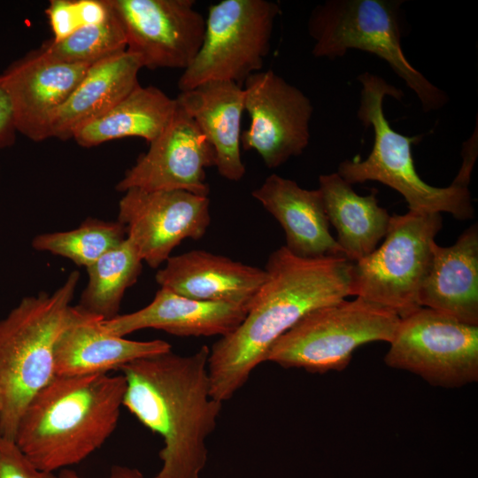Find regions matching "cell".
I'll return each instance as SVG.
<instances>
[{
    "label": "cell",
    "mask_w": 478,
    "mask_h": 478,
    "mask_svg": "<svg viewBox=\"0 0 478 478\" xmlns=\"http://www.w3.org/2000/svg\"><path fill=\"white\" fill-rule=\"evenodd\" d=\"M210 348L189 356L172 351L120 367L126 379L125 406L164 440L158 478H199L207 459L222 402L213 398L208 373Z\"/></svg>",
    "instance_id": "2"
},
{
    "label": "cell",
    "mask_w": 478,
    "mask_h": 478,
    "mask_svg": "<svg viewBox=\"0 0 478 478\" xmlns=\"http://www.w3.org/2000/svg\"><path fill=\"white\" fill-rule=\"evenodd\" d=\"M119 202L127 239L151 268L165 264L183 240L201 239L211 223L208 197L184 190L129 189Z\"/></svg>",
    "instance_id": "13"
},
{
    "label": "cell",
    "mask_w": 478,
    "mask_h": 478,
    "mask_svg": "<svg viewBox=\"0 0 478 478\" xmlns=\"http://www.w3.org/2000/svg\"><path fill=\"white\" fill-rule=\"evenodd\" d=\"M109 7V15L101 22L84 26L59 41L50 39L39 50L55 60L83 65H93L127 50L121 24Z\"/></svg>",
    "instance_id": "27"
},
{
    "label": "cell",
    "mask_w": 478,
    "mask_h": 478,
    "mask_svg": "<svg viewBox=\"0 0 478 478\" xmlns=\"http://www.w3.org/2000/svg\"><path fill=\"white\" fill-rule=\"evenodd\" d=\"M126 238L125 227L119 221L87 218L77 228L36 235L32 240V247L87 268Z\"/></svg>",
    "instance_id": "26"
},
{
    "label": "cell",
    "mask_w": 478,
    "mask_h": 478,
    "mask_svg": "<svg viewBox=\"0 0 478 478\" xmlns=\"http://www.w3.org/2000/svg\"><path fill=\"white\" fill-rule=\"evenodd\" d=\"M243 85L251 120L241 135L243 150H255L270 169L302 154L310 141V99L272 70L251 74Z\"/></svg>",
    "instance_id": "11"
},
{
    "label": "cell",
    "mask_w": 478,
    "mask_h": 478,
    "mask_svg": "<svg viewBox=\"0 0 478 478\" xmlns=\"http://www.w3.org/2000/svg\"><path fill=\"white\" fill-rule=\"evenodd\" d=\"M80 279L73 271L52 293L21 299L0 320V433L14 439L31 398L54 376V350Z\"/></svg>",
    "instance_id": "4"
},
{
    "label": "cell",
    "mask_w": 478,
    "mask_h": 478,
    "mask_svg": "<svg viewBox=\"0 0 478 478\" xmlns=\"http://www.w3.org/2000/svg\"><path fill=\"white\" fill-rule=\"evenodd\" d=\"M362 88L358 117L374 130L373 149L364 160L353 158L340 163L337 173L351 185L375 181L399 192L409 211L420 213L448 212L459 220L474 217L468 187L451 182L446 188L426 183L416 172L412 146L419 137H409L394 130L383 112V99L389 96L401 100L400 89L370 73L358 76Z\"/></svg>",
    "instance_id": "5"
},
{
    "label": "cell",
    "mask_w": 478,
    "mask_h": 478,
    "mask_svg": "<svg viewBox=\"0 0 478 478\" xmlns=\"http://www.w3.org/2000/svg\"><path fill=\"white\" fill-rule=\"evenodd\" d=\"M319 190L344 257L355 263L371 254L386 235L390 219L375 193L358 195L337 173L320 175Z\"/></svg>",
    "instance_id": "23"
},
{
    "label": "cell",
    "mask_w": 478,
    "mask_h": 478,
    "mask_svg": "<svg viewBox=\"0 0 478 478\" xmlns=\"http://www.w3.org/2000/svg\"><path fill=\"white\" fill-rule=\"evenodd\" d=\"M251 195L280 223L290 253L303 258L344 257L330 234L319 189H305L293 180L271 174Z\"/></svg>",
    "instance_id": "19"
},
{
    "label": "cell",
    "mask_w": 478,
    "mask_h": 478,
    "mask_svg": "<svg viewBox=\"0 0 478 478\" xmlns=\"http://www.w3.org/2000/svg\"><path fill=\"white\" fill-rule=\"evenodd\" d=\"M91 65L55 60L39 49L13 62L2 75L12 98L17 131L39 142L49 123Z\"/></svg>",
    "instance_id": "15"
},
{
    "label": "cell",
    "mask_w": 478,
    "mask_h": 478,
    "mask_svg": "<svg viewBox=\"0 0 478 478\" xmlns=\"http://www.w3.org/2000/svg\"><path fill=\"white\" fill-rule=\"evenodd\" d=\"M176 107V99L161 89L138 85L108 112L80 127L73 139L88 148L131 136L151 143L166 127Z\"/></svg>",
    "instance_id": "24"
},
{
    "label": "cell",
    "mask_w": 478,
    "mask_h": 478,
    "mask_svg": "<svg viewBox=\"0 0 478 478\" xmlns=\"http://www.w3.org/2000/svg\"><path fill=\"white\" fill-rule=\"evenodd\" d=\"M0 478H58L54 473L37 468L14 439L0 433Z\"/></svg>",
    "instance_id": "29"
},
{
    "label": "cell",
    "mask_w": 478,
    "mask_h": 478,
    "mask_svg": "<svg viewBox=\"0 0 478 478\" xmlns=\"http://www.w3.org/2000/svg\"><path fill=\"white\" fill-rule=\"evenodd\" d=\"M142 68L140 58L127 50L91 65L52 116L48 138H73L80 127L108 112L140 85Z\"/></svg>",
    "instance_id": "22"
},
{
    "label": "cell",
    "mask_w": 478,
    "mask_h": 478,
    "mask_svg": "<svg viewBox=\"0 0 478 478\" xmlns=\"http://www.w3.org/2000/svg\"><path fill=\"white\" fill-rule=\"evenodd\" d=\"M1 407H2V404H1V400H0V410H1Z\"/></svg>",
    "instance_id": "33"
},
{
    "label": "cell",
    "mask_w": 478,
    "mask_h": 478,
    "mask_svg": "<svg viewBox=\"0 0 478 478\" xmlns=\"http://www.w3.org/2000/svg\"><path fill=\"white\" fill-rule=\"evenodd\" d=\"M212 166H215L212 147L177 103L166 127L126 172L116 189L184 190L208 197L205 170Z\"/></svg>",
    "instance_id": "14"
},
{
    "label": "cell",
    "mask_w": 478,
    "mask_h": 478,
    "mask_svg": "<svg viewBox=\"0 0 478 478\" xmlns=\"http://www.w3.org/2000/svg\"><path fill=\"white\" fill-rule=\"evenodd\" d=\"M123 28L127 50L149 69L185 70L197 55L205 18L193 0H108Z\"/></svg>",
    "instance_id": "12"
},
{
    "label": "cell",
    "mask_w": 478,
    "mask_h": 478,
    "mask_svg": "<svg viewBox=\"0 0 478 478\" xmlns=\"http://www.w3.org/2000/svg\"><path fill=\"white\" fill-rule=\"evenodd\" d=\"M249 308L230 303L202 301L160 288L145 307L102 321L110 334L125 336L143 328L177 336H226L244 320Z\"/></svg>",
    "instance_id": "18"
},
{
    "label": "cell",
    "mask_w": 478,
    "mask_h": 478,
    "mask_svg": "<svg viewBox=\"0 0 478 478\" xmlns=\"http://www.w3.org/2000/svg\"><path fill=\"white\" fill-rule=\"evenodd\" d=\"M389 344L388 366L431 385L451 389L478 381V326L421 307L400 319Z\"/></svg>",
    "instance_id": "10"
},
{
    "label": "cell",
    "mask_w": 478,
    "mask_h": 478,
    "mask_svg": "<svg viewBox=\"0 0 478 478\" xmlns=\"http://www.w3.org/2000/svg\"><path fill=\"white\" fill-rule=\"evenodd\" d=\"M442 227L441 213L409 211L390 216L382 244L353 265L354 296L400 319L421 308L420 290Z\"/></svg>",
    "instance_id": "8"
},
{
    "label": "cell",
    "mask_w": 478,
    "mask_h": 478,
    "mask_svg": "<svg viewBox=\"0 0 478 478\" xmlns=\"http://www.w3.org/2000/svg\"><path fill=\"white\" fill-rule=\"evenodd\" d=\"M125 391L122 374L55 375L27 405L14 441L42 471L78 464L114 432Z\"/></svg>",
    "instance_id": "3"
},
{
    "label": "cell",
    "mask_w": 478,
    "mask_h": 478,
    "mask_svg": "<svg viewBox=\"0 0 478 478\" xmlns=\"http://www.w3.org/2000/svg\"><path fill=\"white\" fill-rule=\"evenodd\" d=\"M155 278L160 288L189 298L250 308L266 273L222 255L194 250L171 256Z\"/></svg>",
    "instance_id": "17"
},
{
    "label": "cell",
    "mask_w": 478,
    "mask_h": 478,
    "mask_svg": "<svg viewBox=\"0 0 478 478\" xmlns=\"http://www.w3.org/2000/svg\"><path fill=\"white\" fill-rule=\"evenodd\" d=\"M45 12L53 34L51 40L59 41L84 26L104 20L110 7L107 0H52Z\"/></svg>",
    "instance_id": "28"
},
{
    "label": "cell",
    "mask_w": 478,
    "mask_h": 478,
    "mask_svg": "<svg viewBox=\"0 0 478 478\" xmlns=\"http://www.w3.org/2000/svg\"><path fill=\"white\" fill-rule=\"evenodd\" d=\"M477 156V139L472 137L463 150V162L453 181L456 184L468 187L470 176Z\"/></svg>",
    "instance_id": "31"
},
{
    "label": "cell",
    "mask_w": 478,
    "mask_h": 478,
    "mask_svg": "<svg viewBox=\"0 0 478 478\" xmlns=\"http://www.w3.org/2000/svg\"><path fill=\"white\" fill-rule=\"evenodd\" d=\"M103 318L73 305L70 320L58 338L54 371L58 376L106 374L135 359L172 351L163 340L133 341L108 333Z\"/></svg>",
    "instance_id": "16"
},
{
    "label": "cell",
    "mask_w": 478,
    "mask_h": 478,
    "mask_svg": "<svg viewBox=\"0 0 478 478\" xmlns=\"http://www.w3.org/2000/svg\"><path fill=\"white\" fill-rule=\"evenodd\" d=\"M58 478H83L80 476L75 471L64 468L61 469ZM108 478H144L143 474L135 468H130L122 466H113L111 468L110 475ZM154 478H158L157 475Z\"/></svg>",
    "instance_id": "32"
},
{
    "label": "cell",
    "mask_w": 478,
    "mask_h": 478,
    "mask_svg": "<svg viewBox=\"0 0 478 478\" xmlns=\"http://www.w3.org/2000/svg\"><path fill=\"white\" fill-rule=\"evenodd\" d=\"M400 318L359 297L312 311L280 336L265 361L323 374L342 371L354 351L372 342L390 343Z\"/></svg>",
    "instance_id": "7"
},
{
    "label": "cell",
    "mask_w": 478,
    "mask_h": 478,
    "mask_svg": "<svg viewBox=\"0 0 478 478\" xmlns=\"http://www.w3.org/2000/svg\"><path fill=\"white\" fill-rule=\"evenodd\" d=\"M353 265L343 256L303 258L285 246L273 251L266 278L247 314L210 349L212 397L231 398L248 381L274 343L312 311L354 296Z\"/></svg>",
    "instance_id": "1"
},
{
    "label": "cell",
    "mask_w": 478,
    "mask_h": 478,
    "mask_svg": "<svg viewBox=\"0 0 478 478\" xmlns=\"http://www.w3.org/2000/svg\"><path fill=\"white\" fill-rule=\"evenodd\" d=\"M142 268V258L126 238L86 268L88 282L76 305L104 320L117 316L126 290L136 282Z\"/></svg>",
    "instance_id": "25"
},
{
    "label": "cell",
    "mask_w": 478,
    "mask_h": 478,
    "mask_svg": "<svg viewBox=\"0 0 478 478\" xmlns=\"http://www.w3.org/2000/svg\"><path fill=\"white\" fill-rule=\"evenodd\" d=\"M16 132L12 101L0 75V149L14 143Z\"/></svg>",
    "instance_id": "30"
},
{
    "label": "cell",
    "mask_w": 478,
    "mask_h": 478,
    "mask_svg": "<svg viewBox=\"0 0 478 478\" xmlns=\"http://www.w3.org/2000/svg\"><path fill=\"white\" fill-rule=\"evenodd\" d=\"M433 258L420 295L427 307L462 323L478 326V226L448 247L432 245Z\"/></svg>",
    "instance_id": "21"
},
{
    "label": "cell",
    "mask_w": 478,
    "mask_h": 478,
    "mask_svg": "<svg viewBox=\"0 0 478 478\" xmlns=\"http://www.w3.org/2000/svg\"><path fill=\"white\" fill-rule=\"evenodd\" d=\"M401 3L328 0L316 5L307 25L312 55L335 58L351 49L373 53L416 94L424 112L439 110L447 104V95L411 65L401 48Z\"/></svg>",
    "instance_id": "6"
},
{
    "label": "cell",
    "mask_w": 478,
    "mask_h": 478,
    "mask_svg": "<svg viewBox=\"0 0 478 478\" xmlns=\"http://www.w3.org/2000/svg\"><path fill=\"white\" fill-rule=\"evenodd\" d=\"M279 5L267 0H222L205 18L201 48L178 81L181 91L213 81L242 86L261 71L271 47Z\"/></svg>",
    "instance_id": "9"
},
{
    "label": "cell",
    "mask_w": 478,
    "mask_h": 478,
    "mask_svg": "<svg viewBox=\"0 0 478 478\" xmlns=\"http://www.w3.org/2000/svg\"><path fill=\"white\" fill-rule=\"evenodd\" d=\"M175 99L212 147L220 175L239 181L245 174L241 156L243 87L227 81H208L181 91Z\"/></svg>",
    "instance_id": "20"
}]
</instances>
